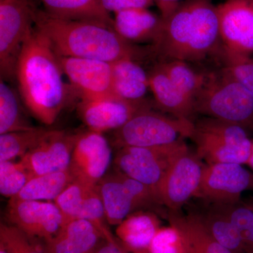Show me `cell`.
Wrapping results in <instances>:
<instances>
[{"mask_svg":"<svg viewBox=\"0 0 253 253\" xmlns=\"http://www.w3.org/2000/svg\"><path fill=\"white\" fill-rule=\"evenodd\" d=\"M63 74L59 56L35 27L18 56L16 78L26 107L45 126L54 124L67 104L71 87L65 84Z\"/></svg>","mask_w":253,"mask_h":253,"instance_id":"cell-1","label":"cell"},{"mask_svg":"<svg viewBox=\"0 0 253 253\" xmlns=\"http://www.w3.org/2000/svg\"><path fill=\"white\" fill-rule=\"evenodd\" d=\"M163 19L151 49L163 61L196 62L220 50L217 6L212 0H184Z\"/></svg>","mask_w":253,"mask_h":253,"instance_id":"cell-2","label":"cell"},{"mask_svg":"<svg viewBox=\"0 0 253 253\" xmlns=\"http://www.w3.org/2000/svg\"><path fill=\"white\" fill-rule=\"evenodd\" d=\"M35 27L46 37L59 56L113 63L125 59L136 60L145 55L114 29L99 23L62 19L38 9Z\"/></svg>","mask_w":253,"mask_h":253,"instance_id":"cell-3","label":"cell"},{"mask_svg":"<svg viewBox=\"0 0 253 253\" xmlns=\"http://www.w3.org/2000/svg\"><path fill=\"white\" fill-rule=\"evenodd\" d=\"M195 113L242 126L253 118V96L222 71L205 75L194 99Z\"/></svg>","mask_w":253,"mask_h":253,"instance_id":"cell-4","label":"cell"},{"mask_svg":"<svg viewBox=\"0 0 253 253\" xmlns=\"http://www.w3.org/2000/svg\"><path fill=\"white\" fill-rule=\"evenodd\" d=\"M191 139L198 157L207 165L248 164L252 153L253 142L244 126L215 118L207 117L194 123Z\"/></svg>","mask_w":253,"mask_h":253,"instance_id":"cell-5","label":"cell"},{"mask_svg":"<svg viewBox=\"0 0 253 253\" xmlns=\"http://www.w3.org/2000/svg\"><path fill=\"white\" fill-rule=\"evenodd\" d=\"M194 123L191 120L168 117L145 109L113 133L115 144L126 146L155 147L191 139Z\"/></svg>","mask_w":253,"mask_h":253,"instance_id":"cell-6","label":"cell"},{"mask_svg":"<svg viewBox=\"0 0 253 253\" xmlns=\"http://www.w3.org/2000/svg\"><path fill=\"white\" fill-rule=\"evenodd\" d=\"M188 149L184 141L155 147L126 146L118 151L115 165L118 172L147 186L159 200L163 179L176 158Z\"/></svg>","mask_w":253,"mask_h":253,"instance_id":"cell-7","label":"cell"},{"mask_svg":"<svg viewBox=\"0 0 253 253\" xmlns=\"http://www.w3.org/2000/svg\"><path fill=\"white\" fill-rule=\"evenodd\" d=\"M38 9L33 0H0V72L4 81L16 78L18 56L34 29Z\"/></svg>","mask_w":253,"mask_h":253,"instance_id":"cell-8","label":"cell"},{"mask_svg":"<svg viewBox=\"0 0 253 253\" xmlns=\"http://www.w3.org/2000/svg\"><path fill=\"white\" fill-rule=\"evenodd\" d=\"M97 186L111 225L118 226L137 208L161 204L152 189L118 171L105 175Z\"/></svg>","mask_w":253,"mask_h":253,"instance_id":"cell-9","label":"cell"},{"mask_svg":"<svg viewBox=\"0 0 253 253\" xmlns=\"http://www.w3.org/2000/svg\"><path fill=\"white\" fill-rule=\"evenodd\" d=\"M59 59L72 91L81 100L120 98L113 88L112 63L66 56Z\"/></svg>","mask_w":253,"mask_h":253,"instance_id":"cell-10","label":"cell"},{"mask_svg":"<svg viewBox=\"0 0 253 253\" xmlns=\"http://www.w3.org/2000/svg\"><path fill=\"white\" fill-rule=\"evenodd\" d=\"M217 10L221 52L250 56L253 53V0H226Z\"/></svg>","mask_w":253,"mask_h":253,"instance_id":"cell-11","label":"cell"},{"mask_svg":"<svg viewBox=\"0 0 253 253\" xmlns=\"http://www.w3.org/2000/svg\"><path fill=\"white\" fill-rule=\"evenodd\" d=\"M253 187V176L236 163H216L204 166L196 197L215 204L239 202L241 195Z\"/></svg>","mask_w":253,"mask_h":253,"instance_id":"cell-12","label":"cell"},{"mask_svg":"<svg viewBox=\"0 0 253 253\" xmlns=\"http://www.w3.org/2000/svg\"><path fill=\"white\" fill-rule=\"evenodd\" d=\"M189 150L176 158L160 186L158 198L169 211H181L199 191L204 166Z\"/></svg>","mask_w":253,"mask_h":253,"instance_id":"cell-13","label":"cell"},{"mask_svg":"<svg viewBox=\"0 0 253 253\" xmlns=\"http://www.w3.org/2000/svg\"><path fill=\"white\" fill-rule=\"evenodd\" d=\"M6 216L12 225L29 237L47 241L54 237L65 218L55 203L9 199Z\"/></svg>","mask_w":253,"mask_h":253,"instance_id":"cell-14","label":"cell"},{"mask_svg":"<svg viewBox=\"0 0 253 253\" xmlns=\"http://www.w3.org/2000/svg\"><path fill=\"white\" fill-rule=\"evenodd\" d=\"M112 151L102 133L89 130L78 135L69 169L76 179L96 185L109 169Z\"/></svg>","mask_w":253,"mask_h":253,"instance_id":"cell-15","label":"cell"},{"mask_svg":"<svg viewBox=\"0 0 253 253\" xmlns=\"http://www.w3.org/2000/svg\"><path fill=\"white\" fill-rule=\"evenodd\" d=\"M150 109L145 100L128 101L121 98L81 100L78 113L89 130L102 133L117 130L141 111Z\"/></svg>","mask_w":253,"mask_h":253,"instance_id":"cell-16","label":"cell"},{"mask_svg":"<svg viewBox=\"0 0 253 253\" xmlns=\"http://www.w3.org/2000/svg\"><path fill=\"white\" fill-rule=\"evenodd\" d=\"M78 135L52 129L44 140L28 151L20 161L33 176L69 169Z\"/></svg>","mask_w":253,"mask_h":253,"instance_id":"cell-17","label":"cell"},{"mask_svg":"<svg viewBox=\"0 0 253 253\" xmlns=\"http://www.w3.org/2000/svg\"><path fill=\"white\" fill-rule=\"evenodd\" d=\"M104 233L94 223L73 219L65 223L59 232L46 241V253H93L103 239Z\"/></svg>","mask_w":253,"mask_h":253,"instance_id":"cell-18","label":"cell"},{"mask_svg":"<svg viewBox=\"0 0 253 253\" xmlns=\"http://www.w3.org/2000/svg\"><path fill=\"white\" fill-rule=\"evenodd\" d=\"M162 16L149 9L125 10L115 14L113 29L129 42L154 43L161 31Z\"/></svg>","mask_w":253,"mask_h":253,"instance_id":"cell-19","label":"cell"},{"mask_svg":"<svg viewBox=\"0 0 253 253\" xmlns=\"http://www.w3.org/2000/svg\"><path fill=\"white\" fill-rule=\"evenodd\" d=\"M149 74V89L158 106L172 116L190 119L195 113L194 103L172 83L167 73L158 65Z\"/></svg>","mask_w":253,"mask_h":253,"instance_id":"cell-20","label":"cell"},{"mask_svg":"<svg viewBox=\"0 0 253 253\" xmlns=\"http://www.w3.org/2000/svg\"><path fill=\"white\" fill-rule=\"evenodd\" d=\"M44 11L54 17L89 21L113 28V18L99 0H41Z\"/></svg>","mask_w":253,"mask_h":253,"instance_id":"cell-21","label":"cell"},{"mask_svg":"<svg viewBox=\"0 0 253 253\" xmlns=\"http://www.w3.org/2000/svg\"><path fill=\"white\" fill-rule=\"evenodd\" d=\"M112 65L113 88L116 95L128 101L143 100L149 89V74L135 60H120Z\"/></svg>","mask_w":253,"mask_h":253,"instance_id":"cell-22","label":"cell"},{"mask_svg":"<svg viewBox=\"0 0 253 253\" xmlns=\"http://www.w3.org/2000/svg\"><path fill=\"white\" fill-rule=\"evenodd\" d=\"M158 218L154 213H131L118 224L116 235L128 247L134 251L149 249L158 229Z\"/></svg>","mask_w":253,"mask_h":253,"instance_id":"cell-23","label":"cell"},{"mask_svg":"<svg viewBox=\"0 0 253 253\" xmlns=\"http://www.w3.org/2000/svg\"><path fill=\"white\" fill-rule=\"evenodd\" d=\"M76 179L69 169L33 176L14 197L17 201H54Z\"/></svg>","mask_w":253,"mask_h":253,"instance_id":"cell-24","label":"cell"},{"mask_svg":"<svg viewBox=\"0 0 253 253\" xmlns=\"http://www.w3.org/2000/svg\"><path fill=\"white\" fill-rule=\"evenodd\" d=\"M207 209L196 213L213 239L231 252L239 249L243 244L239 231L226 216L212 203Z\"/></svg>","mask_w":253,"mask_h":253,"instance_id":"cell-25","label":"cell"},{"mask_svg":"<svg viewBox=\"0 0 253 253\" xmlns=\"http://www.w3.org/2000/svg\"><path fill=\"white\" fill-rule=\"evenodd\" d=\"M52 129L34 127L0 134V161L22 158L49 135Z\"/></svg>","mask_w":253,"mask_h":253,"instance_id":"cell-26","label":"cell"},{"mask_svg":"<svg viewBox=\"0 0 253 253\" xmlns=\"http://www.w3.org/2000/svg\"><path fill=\"white\" fill-rule=\"evenodd\" d=\"M34 127L23 116L19 96L4 80L0 81V134Z\"/></svg>","mask_w":253,"mask_h":253,"instance_id":"cell-27","label":"cell"},{"mask_svg":"<svg viewBox=\"0 0 253 253\" xmlns=\"http://www.w3.org/2000/svg\"><path fill=\"white\" fill-rule=\"evenodd\" d=\"M160 65L172 83L194 103L195 98L204 84L205 75L195 72L184 61H163Z\"/></svg>","mask_w":253,"mask_h":253,"instance_id":"cell-28","label":"cell"},{"mask_svg":"<svg viewBox=\"0 0 253 253\" xmlns=\"http://www.w3.org/2000/svg\"><path fill=\"white\" fill-rule=\"evenodd\" d=\"M32 177L21 161H0V193L5 197H14Z\"/></svg>","mask_w":253,"mask_h":253,"instance_id":"cell-29","label":"cell"},{"mask_svg":"<svg viewBox=\"0 0 253 253\" xmlns=\"http://www.w3.org/2000/svg\"><path fill=\"white\" fill-rule=\"evenodd\" d=\"M94 186L96 185L75 179L54 200L55 204L59 208L65 218V223L76 219L84 198Z\"/></svg>","mask_w":253,"mask_h":253,"instance_id":"cell-30","label":"cell"},{"mask_svg":"<svg viewBox=\"0 0 253 253\" xmlns=\"http://www.w3.org/2000/svg\"><path fill=\"white\" fill-rule=\"evenodd\" d=\"M218 209L236 226L243 242L253 246V211L247 205L239 202L234 204H215Z\"/></svg>","mask_w":253,"mask_h":253,"instance_id":"cell-31","label":"cell"},{"mask_svg":"<svg viewBox=\"0 0 253 253\" xmlns=\"http://www.w3.org/2000/svg\"><path fill=\"white\" fill-rule=\"evenodd\" d=\"M221 71L241 83L253 96V60L250 56H232L221 52Z\"/></svg>","mask_w":253,"mask_h":253,"instance_id":"cell-32","label":"cell"},{"mask_svg":"<svg viewBox=\"0 0 253 253\" xmlns=\"http://www.w3.org/2000/svg\"><path fill=\"white\" fill-rule=\"evenodd\" d=\"M0 244L9 253H46L31 243L29 236L14 225L1 224Z\"/></svg>","mask_w":253,"mask_h":253,"instance_id":"cell-33","label":"cell"},{"mask_svg":"<svg viewBox=\"0 0 253 253\" xmlns=\"http://www.w3.org/2000/svg\"><path fill=\"white\" fill-rule=\"evenodd\" d=\"M150 253H179L180 240L173 226L159 229L149 246Z\"/></svg>","mask_w":253,"mask_h":253,"instance_id":"cell-34","label":"cell"},{"mask_svg":"<svg viewBox=\"0 0 253 253\" xmlns=\"http://www.w3.org/2000/svg\"><path fill=\"white\" fill-rule=\"evenodd\" d=\"M103 9L108 13L120 12L132 9H149L155 4L154 0H99Z\"/></svg>","mask_w":253,"mask_h":253,"instance_id":"cell-35","label":"cell"},{"mask_svg":"<svg viewBox=\"0 0 253 253\" xmlns=\"http://www.w3.org/2000/svg\"><path fill=\"white\" fill-rule=\"evenodd\" d=\"M93 253H125L116 243L113 237L103 239Z\"/></svg>","mask_w":253,"mask_h":253,"instance_id":"cell-36","label":"cell"},{"mask_svg":"<svg viewBox=\"0 0 253 253\" xmlns=\"http://www.w3.org/2000/svg\"><path fill=\"white\" fill-rule=\"evenodd\" d=\"M183 1L184 0H154L155 4L157 5L163 18L170 14L176 6Z\"/></svg>","mask_w":253,"mask_h":253,"instance_id":"cell-37","label":"cell"},{"mask_svg":"<svg viewBox=\"0 0 253 253\" xmlns=\"http://www.w3.org/2000/svg\"><path fill=\"white\" fill-rule=\"evenodd\" d=\"M206 253H232L231 251L221 246L214 239L210 243Z\"/></svg>","mask_w":253,"mask_h":253,"instance_id":"cell-38","label":"cell"},{"mask_svg":"<svg viewBox=\"0 0 253 253\" xmlns=\"http://www.w3.org/2000/svg\"><path fill=\"white\" fill-rule=\"evenodd\" d=\"M248 164L253 169V147H252V153H251V157L249 158V162H248Z\"/></svg>","mask_w":253,"mask_h":253,"instance_id":"cell-39","label":"cell"},{"mask_svg":"<svg viewBox=\"0 0 253 253\" xmlns=\"http://www.w3.org/2000/svg\"><path fill=\"white\" fill-rule=\"evenodd\" d=\"M0 253H9L2 245L0 244Z\"/></svg>","mask_w":253,"mask_h":253,"instance_id":"cell-40","label":"cell"},{"mask_svg":"<svg viewBox=\"0 0 253 253\" xmlns=\"http://www.w3.org/2000/svg\"><path fill=\"white\" fill-rule=\"evenodd\" d=\"M246 205H247V206H249V207L251 208V209H252L253 211V203H251V204Z\"/></svg>","mask_w":253,"mask_h":253,"instance_id":"cell-41","label":"cell"},{"mask_svg":"<svg viewBox=\"0 0 253 253\" xmlns=\"http://www.w3.org/2000/svg\"><path fill=\"white\" fill-rule=\"evenodd\" d=\"M136 252H137V253H143L142 252H141V251H136Z\"/></svg>","mask_w":253,"mask_h":253,"instance_id":"cell-42","label":"cell"}]
</instances>
